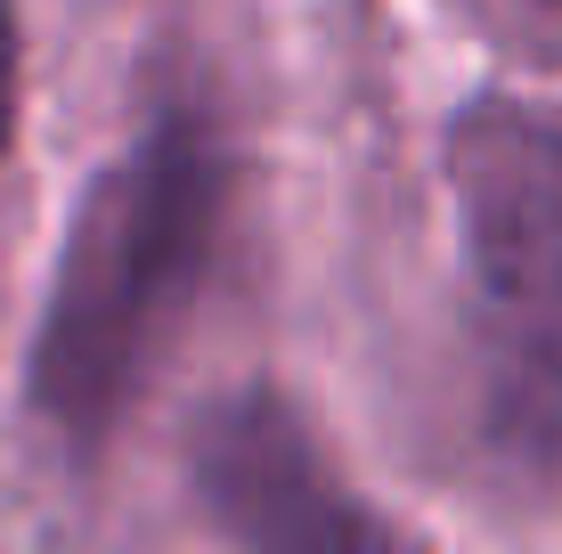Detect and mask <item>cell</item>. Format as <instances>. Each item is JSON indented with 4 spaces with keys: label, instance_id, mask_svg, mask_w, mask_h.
Instances as JSON below:
<instances>
[{
    "label": "cell",
    "instance_id": "1",
    "mask_svg": "<svg viewBox=\"0 0 562 554\" xmlns=\"http://www.w3.org/2000/svg\"><path fill=\"white\" fill-rule=\"evenodd\" d=\"M228 213V147L196 106L155 114L74 204L33 327V408L57 441L99 449L196 302Z\"/></svg>",
    "mask_w": 562,
    "mask_h": 554
},
{
    "label": "cell",
    "instance_id": "2",
    "mask_svg": "<svg viewBox=\"0 0 562 554\" xmlns=\"http://www.w3.org/2000/svg\"><path fill=\"white\" fill-rule=\"evenodd\" d=\"M449 196L481 342V416L514 473H562V123L473 99L449 123Z\"/></svg>",
    "mask_w": 562,
    "mask_h": 554
},
{
    "label": "cell",
    "instance_id": "3",
    "mask_svg": "<svg viewBox=\"0 0 562 554\" xmlns=\"http://www.w3.org/2000/svg\"><path fill=\"white\" fill-rule=\"evenodd\" d=\"M188 473L237 554H416L351 489L285 392H221L196 416Z\"/></svg>",
    "mask_w": 562,
    "mask_h": 554
},
{
    "label": "cell",
    "instance_id": "4",
    "mask_svg": "<svg viewBox=\"0 0 562 554\" xmlns=\"http://www.w3.org/2000/svg\"><path fill=\"white\" fill-rule=\"evenodd\" d=\"M9 131H16V16L0 0V156H9Z\"/></svg>",
    "mask_w": 562,
    "mask_h": 554
},
{
    "label": "cell",
    "instance_id": "5",
    "mask_svg": "<svg viewBox=\"0 0 562 554\" xmlns=\"http://www.w3.org/2000/svg\"><path fill=\"white\" fill-rule=\"evenodd\" d=\"M514 9H521V16H530V25H538V33H554V42H562V0H514Z\"/></svg>",
    "mask_w": 562,
    "mask_h": 554
}]
</instances>
